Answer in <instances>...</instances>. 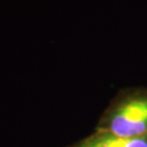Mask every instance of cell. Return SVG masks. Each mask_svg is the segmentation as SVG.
<instances>
[{
	"label": "cell",
	"mask_w": 147,
	"mask_h": 147,
	"mask_svg": "<svg viewBox=\"0 0 147 147\" xmlns=\"http://www.w3.org/2000/svg\"><path fill=\"white\" fill-rule=\"evenodd\" d=\"M96 130L124 138L147 136V86L121 89L101 115Z\"/></svg>",
	"instance_id": "cell-1"
},
{
	"label": "cell",
	"mask_w": 147,
	"mask_h": 147,
	"mask_svg": "<svg viewBox=\"0 0 147 147\" xmlns=\"http://www.w3.org/2000/svg\"><path fill=\"white\" fill-rule=\"evenodd\" d=\"M68 147H147V136L124 138L95 130L93 134Z\"/></svg>",
	"instance_id": "cell-2"
}]
</instances>
